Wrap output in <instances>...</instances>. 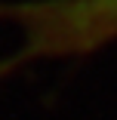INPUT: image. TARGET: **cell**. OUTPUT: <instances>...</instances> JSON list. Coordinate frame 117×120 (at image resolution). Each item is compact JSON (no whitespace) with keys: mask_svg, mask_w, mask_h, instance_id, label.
Returning <instances> with one entry per match:
<instances>
[{"mask_svg":"<svg viewBox=\"0 0 117 120\" xmlns=\"http://www.w3.org/2000/svg\"><path fill=\"white\" fill-rule=\"evenodd\" d=\"M25 56H83L117 40V0H37L6 9Z\"/></svg>","mask_w":117,"mask_h":120,"instance_id":"cell-1","label":"cell"}]
</instances>
